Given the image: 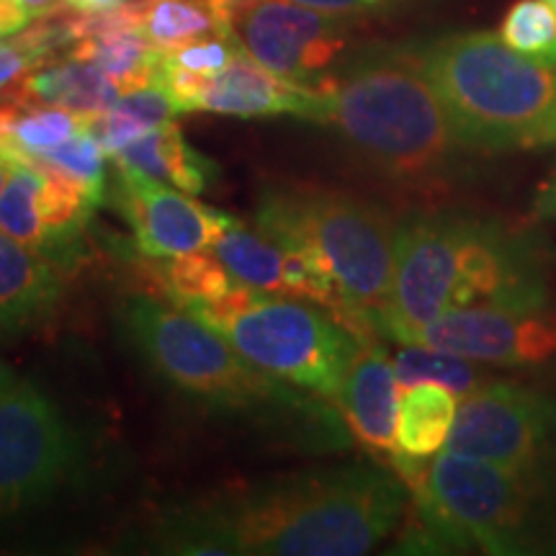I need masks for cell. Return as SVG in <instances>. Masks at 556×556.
Wrapping results in <instances>:
<instances>
[{"label":"cell","mask_w":556,"mask_h":556,"mask_svg":"<svg viewBox=\"0 0 556 556\" xmlns=\"http://www.w3.org/2000/svg\"><path fill=\"white\" fill-rule=\"evenodd\" d=\"M409 490L397 471L345 464L261 479L173 507L155 548L199 556H358L400 526Z\"/></svg>","instance_id":"1"},{"label":"cell","mask_w":556,"mask_h":556,"mask_svg":"<svg viewBox=\"0 0 556 556\" xmlns=\"http://www.w3.org/2000/svg\"><path fill=\"white\" fill-rule=\"evenodd\" d=\"M471 304L548 307V248L531 229L467 212H415L397 225L381 338Z\"/></svg>","instance_id":"2"},{"label":"cell","mask_w":556,"mask_h":556,"mask_svg":"<svg viewBox=\"0 0 556 556\" xmlns=\"http://www.w3.org/2000/svg\"><path fill=\"white\" fill-rule=\"evenodd\" d=\"M119 328L144 364L197 405L248 417L302 451L348 446L351 428L336 402L261 371L178 304L129 296L119 309Z\"/></svg>","instance_id":"3"},{"label":"cell","mask_w":556,"mask_h":556,"mask_svg":"<svg viewBox=\"0 0 556 556\" xmlns=\"http://www.w3.org/2000/svg\"><path fill=\"white\" fill-rule=\"evenodd\" d=\"M317 88L323 124L387 178L430 189L448 184L471 155L409 47L358 52Z\"/></svg>","instance_id":"4"},{"label":"cell","mask_w":556,"mask_h":556,"mask_svg":"<svg viewBox=\"0 0 556 556\" xmlns=\"http://www.w3.org/2000/svg\"><path fill=\"white\" fill-rule=\"evenodd\" d=\"M471 155L556 144V65L500 34H446L409 47Z\"/></svg>","instance_id":"5"},{"label":"cell","mask_w":556,"mask_h":556,"mask_svg":"<svg viewBox=\"0 0 556 556\" xmlns=\"http://www.w3.org/2000/svg\"><path fill=\"white\" fill-rule=\"evenodd\" d=\"M407 490V552L556 556V500L497 464L443 448Z\"/></svg>","instance_id":"6"},{"label":"cell","mask_w":556,"mask_h":556,"mask_svg":"<svg viewBox=\"0 0 556 556\" xmlns=\"http://www.w3.org/2000/svg\"><path fill=\"white\" fill-rule=\"evenodd\" d=\"M255 229L315 258L336 281L358 338H381L397 248V225L381 208L330 189L278 186L263 193Z\"/></svg>","instance_id":"7"},{"label":"cell","mask_w":556,"mask_h":556,"mask_svg":"<svg viewBox=\"0 0 556 556\" xmlns=\"http://www.w3.org/2000/svg\"><path fill=\"white\" fill-rule=\"evenodd\" d=\"M217 332L261 371L330 402L366 343L323 304L268 291Z\"/></svg>","instance_id":"8"},{"label":"cell","mask_w":556,"mask_h":556,"mask_svg":"<svg viewBox=\"0 0 556 556\" xmlns=\"http://www.w3.org/2000/svg\"><path fill=\"white\" fill-rule=\"evenodd\" d=\"M448 451L497 464L556 500V394L490 381L458 405Z\"/></svg>","instance_id":"9"},{"label":"cell","mask_w":556,"mask_h":556,"mask_svg":"<svg viewBox=\"0 0 556 556\" xmlns=\"http://www.w3.org/2000/svg\"><path fill=\"white\" fill-rule=\"evenodd\" d=\"M86 469L78 433L37 384L13 379L0 392V516L41 505Z\"/></svg>","instance_id":"10"},{"label":"cell","mask_w":556,"mask_h":556,"mask_svg":"<svg viewBox=\"0 0 556 556\" xmlns=\"http://www.w3.org/2000/svg\"><path fill=\"white\" fill-rule=\"evenodd\" d=\"M217 5L242 52L307 88H317L338 67L356 29V16L323 13L294 0H217Z\"/></svg>","instance_id":"11"},{"label":"cell","mask_w":556,"mask_h":556,"mask_svg":"<svg viewBox=\"0 0 556 556\" xmlns=\"http://www.w3.org/2000/svg\"><path fill=\"white\" fill-rule=\"evenodd\" d=\"M397 343L428 345L495 366H541L556 356V309L471 304L400 332Z\"/></svg>","instance_id":"12"},{"label":"cell","mask_w":556,"mask_h":556,"mask_svg":"<svg viewBox=\"0 0 556 556\" xmlns=\"http://www.w3.org/2000/svg\"><path fill=\"white\" fill-rule=\"evenodd\" d=\"M106 197L131 227L137 253L150 261L212 250L227 229L238 225L229 214L201 204L191 193L168 189V184L119 163Z\"/></svg>","instance_id":"13"},{"label":"cell","mask_w":556,"mask_h":556,"mask_svg":"<svg viewBox=\"0 0 556 556\" xmlns=\"http://www.w3.org/2000/svg\"><path fill=\"white\" fill-rule=\"evenodd\" d=\"M197 111L240 119L258 116H296V119L323 124L325 93L319 88H307L270 73L248 52H238L235 60L204 80Z\"/></svg>","instance_id":"14"},{"label":"cell","mask_w":556,"mask_h":556,"mask_svg":"<svg viewBox=\"0 0 556 556\" xmlns=\"http://www.w3.org/2000/svg\"><path fill=\"white\" fill-rule=\"evenodd\" d=\"M351 433L374 454L394 456L397 451V415H400V379L394 361L377 340H366L358 356L348 368L338 394Z\"/></svg>","instance_id":"15"},{"label":"cell","mask_w":556,"mask_h":556,"mask_svg":"<svg viewBox=\"0 0 556 556\" xmlns=\"http://www.w3.org/2000/svg\"><path fill=\"white\" fill-rule=\"evenodd\" d=\"M65 296V274L0 229V340H16L54 317Z\"/></svg>","instance_id":"16"},{"label":"cell","mask_w":556,"mask_h":556,"mask_svg":"<svg viewBox=\"0 0 556 556\" xmlns=\"http://www.w3.org/2000/svg\"><path fill=\"white\" fill-rule=\"evenodd\" d=\"M122 99V90L96 62L73 58L50 60L26 75L16 106H58L80 116L103 114Z\"/></svg>","instance_id":"17"},{"label":"cell","mask_w":556,"mask_h":556,"mask_svg":"<svg viewBox=\"0 0 556 556\" xmlns=\"http://www.w3.org/2000/svg\"><path fill=\"white\" fill-rule=\"evenodd\" d=\"M114 163L144 173L148 178L168 184L191 197L204 193L217 178V165L199 150H193L180 135L178 124L173 122L160 124L148 135L135 139L114 157Z\"/></svg>","instance_id":"18"},{"label":"cell","mask_w":556,"mask_h":556,"mask_svg":"<svg viewBox=\"0 0 556 556\" xmlns=\"http://www.w3.org/2000/svg\"><path fill=\"white\" fill-rule=\"evenodd\" d=\"M458 413V394L446 384L417 381L400 387L397 451L394 454L422 458L441 454L448 443Z\"/></svg>","instance_id":"19"},{"label":"cell","mask_w":556,"mask_h":556,"mask_svg":"<svg viewBox=\"0 0 556 556\" xmlns=\"http://www.w3.org/2000/svg\"><path fill=\"white\" fill-rule=\"evenodd\" d=\"M135 5L139 29L160 52L212 37L232 39L217 0H137Z\"/></svg>","instance_id":"20"},{"label":"cell","mask_w":556,"mask_h":556,"mask_svg":"<svg viewBox=\"0 0 556 556\" xmlns=\"http://www.w3.org/2000/svg\"><path fill=\"white\" fill-rule=\"evenodd\" d=\"M212 250L225 263L235 281L283 296V274H287L289 250L281 242L268 238L261 229L253 232V229L235 225L222 235Z\"/></svg>","instance_id":"21"},{"label":"cell","mask_w":556,"mask_h":556,"mask_svg":"<svg viewBox=\"0 0 556 556\" xmlns=\"http://www.w3.org/2000/svg\"><path fill=\"white\" fill-rule=\"evenodd\" d=\"M62 47H70L67 18L54 16L0 39V103H13L26 75L54 60Z\"/></svg>","instance_id":"22"},{"label":"cell","mask_w":556,"mask_h":556,"mask_svg":"<svg viewBox=\"0 0 556 556\" xmlns=\"http://www.w3.org/2000/svg\"><path fill=\"white\" fill-rule=\"evenodd\" d=\"M155 274L160 278V289L178 307L197 302H214V299L232 291L235 283H238L214 250H197V253L157 261Z\"/></svg>","instance_id":"23"},{"label":"cell","mask_w":556,"mask_h":556,"mask_svg":"<svg viewBox=\"0 0 556 556\" xmlns=\"http://www.w3.org/2000/svg\"><path fill=\"white\" fill-rule=\"evenodd\" d=\"M88 116L58 106H16L9 124V144L3 155L34 157L58 148L86 129Z\"/></svg>","instance_id":"24"},{"label":"cell","mask_w":556,"mask_h":556,"mask_svg":"<svg viewBox=\"0 0 556 556\" xmlns=\"http://www.w3.org/2000/svg\"><path fill=\"white\" fill-rule=\"evenodd\" d=\"M394 371H397L400 387L417 384V381H435L454 389L458 397H467L479 384V371L469 364V358L454 356V353L438 351L428 345H407L394 356Z\"/></svg>","instance_id":"25"},{"label":"cell","mask_w":556,"mask_h":556,"mask_svg":"<svg viewBox=\"0 0 556 556\" xmlns=\"http://www.w3.org/2000/svg\"><path fill=\"white\" fill-rule=\"evenodd\" d=\"M26 160H34V163L45 165V168L58 173V176L73 180L75 186H80V189L96 201V204L106 199V152L101 150V144L96 142L86 129L73 139H67V142L58 144V148Z\"/></svg>","instance_id":"26"},{"label":"cell","mask_w":556,"mask_h":556,"mask_svg":"<svg viewBox=\"0 0 556 556\" xmlns=\"http://www.w3.org/2000/svg\"><path fill=\"white\" fill-rule=\"evenodd\" d=\"M500 37L526 58L556 65V9L552 0H518L507 9Z\"/></svg>","instance_id":"27"},{"label":"cell","mask_w":556,"mask_h":556,"mask_svg":"<svg viewBox=\"0 0 556 556\" xmlns=\"http://www.w3.org/2000/svg\"><path fill=\"white\" fill-rule=\"evenodd\" d=\"M242 52V47L229 37H212L191 41V45L178 47V50L163 52V62L168 67L184 70V73H197V75H217L225 70L229 62L235 60V54Z\"/></svg>","instance_id":"28"},{"label":"cell","mask_w":556,"mask_h":556,"mask_svg":"<svg viewBox=\"0 0 556 556\" xmlns=\"http://www.w3.org/2000/svg\"><path fill=\"white\" fill-rule=\"evenodd\" d=\"M294 3L323 13H336V16H364V13L384 11L397 0H294Z\"/></svg>","instance_id":"29"},{"label":"cell","mask_w":556,"mask_h":556,"mask_svg":"<svg viewBox=\"0 0 556 556\" xmlns=\"http://www.w3.org/2000/svg\"><path fill=\"white\" fill-rule=\"evenodd\" d=\"M31 18L34 13L26 0H0V39L24 31Z\"/></svg>","instance_id":"30"},{"label":"cell","mask_w":556,"mask_h":556,"mask_svg":"<svg viewBox=\"0 0 556 556\" xmlns=\"http://www.w3.org/2000/svg\"><path fill=\"white\" fill-rule=\"evenodd\" d=\"M533 217L536 219H556V170L552 178L541 186L536 199H533Z\"/></svg>","instance_id":"31"},{"label":"cell","mask_w":556,"mask_h":556,"mask_svg":"<svg viewBox=\"0 0 556 556\" xmlns=\"http://www.w3.org/2000/svg\"><path fill=\"white\" fill-rule=\"evenodd\" d=\"M67 11L75 13H106L124 5V0H62Z\"/></svg>","instance_id":"32"},{"label":"cell","mask_w":556,"mask_h":556,"mask_svg":"<svg viewBox=\"0 0 556 556\" xmlns=\"http://www.w3.org/2000/svg\"><path fill=\"white\" fill-rule=\"evenodd\" d=\"M26 5H29V11L37 18L58 16V13L65 9V3H62V0H26Z\"/></svg>","instance_id":"33"},{"label":"cell","mask_w":556,"mask_h":556,"mask_svg":"<svg viewBox=\"0 0 556 556\" xmlns=\"http://www.w3.org/2000/svg\"><path fill=\"white\" fill-rule=\"evenodd\" d=\"M13 116V103H0V152L9 144V124Z\"/></svg>","instance_id":"34"},{"label":"cell","mask_w":556,"mask_h":556,"mask_svg":"<svg viewBox=\"0 0 556 556\" xmlns=\"http://www.w3.org/2000/svg\"><path fill=\"white\" fill-rule=\"evenodd\" d=\"M9 173H11V157L0 152V191H3L5 180H9Z\"/></svg>","instance_id":"35"},{"label":"cell","mask_w":556,"mask_h":556,"mask_svg":"<svg viewBox=\"0 0 556 556\" xmlns=\"http://www.w3.org/2000/svg\"><path fill=\"white\" fill-rule=\"evenodd\" d=\"M13 379H16V377H13V371H11V368H9V366H5V364H3V361H0V392H3V389H5V387H9Z\"/></svg>","instance_id":"36"},{"label":"cell","mask_w":556,"mask_h":556,"mask_svg":"<svg viewBox=\"0 0 556 556\" xmlns=\"http://www.w3.org/2000/svg\"><path fill=\"white\" fill-rule=\"evenodd\" d=\"M552 3H554V9H556V0H552Z\"/></svg>","instance_id":"37"}]
</instances>
